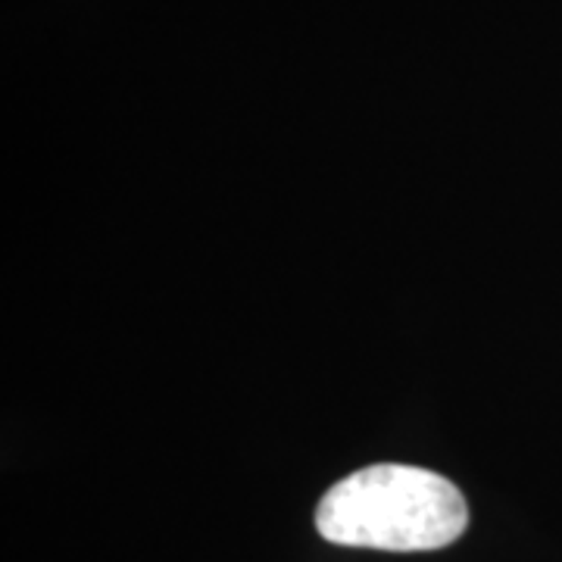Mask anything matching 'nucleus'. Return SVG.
<instances>
[{"instance_id": "f257e3e1", "label": "nucleus", "mask_w": 562, "mask_h": 562, "mask_svg": "<svg viewBox=\"0 0 562 562\" xmlns=\"http://www.w3.org/2000/svg\"><path fill=\"white\" fill-rule=\"evenodd\" d=\"M325 541L387 553H428L462 538L469 506L457 484L419 465L382 462L338 482L316 509Z\"/></svg>"}]
</instances>
